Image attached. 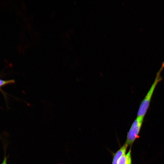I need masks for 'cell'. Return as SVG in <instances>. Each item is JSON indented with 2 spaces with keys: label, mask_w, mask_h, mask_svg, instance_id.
Listing matches in <instances>:
<instances>
[{
  "label": "cell",
  "mask_w": 164,
  "mask_h": 164,
  "mask_svg": "<svg viewBox=\"0 0 164 164\" xmlns=\"http://www.w3.org/2000/svg\"><path fill=\"white\" fill-rule=\"evenodd\" d=\"M144 117L137 116L132 123L128 133L125 143L131 145L137 138L140 132Z\"/></svg>",
  "instance_id": "obj_2"
},
{
  "label": "cell",
  "mask_w": 164,
  "mask_h": 164,
  "mask_svg": "<svg viewBox=\"0 0 164 164\" xmlns=\"http://www.w3.org/2000/svg\"><path fill=\"white\" fill-rule=\"evenodd\" d=\"M164 68V62H163L161 67L156 73L153 83L140 104L137 114V116L144 117L149 106L150 101L155 89L158 83L162 79L161 74Z\"/></svg>",
  "instance_id": "obj_1"
},
{
  "label": "cell",
  "mask_w": 164,
  "mask_h": 164,
  "mask_svg": "<svg viewBox=\"0 0 164 164\" xmlns=\"http://www.w3.org/2000/svg\"><path fill=\"white\" fill-rule=\"evenodd\" d=\"M6 146L5 145H4V159L3 161L1 163V164H8L7 162V159L9 157V155L6 156Z\"/></svg>",
  "instance_id": "obj_6"
},
{
  "label": "cell",
  "mask_w": 164,
  "mask_h": 164,
  "mask_svg": "<svg viewBox=\"0 0 164 164\" xmlns=\"http://www.w3.org/2000/svg\"><path fill=\"white\" fill-rule=\"evenodd\" d=\"M128 145L125 143L119 150L114 154L112 164H118L121 157L125 153Z\"/></svg>",
  "instance_id": "obj_3"
},
{
  "label": "cell",
  "mask_w": 164,
  "mask_h": 164,
  "mask_svg": "<svg viewBox=\"0 0 164 164\" xmlns=\"http://www.w3.org/2000/svg\"><path fill=\"white\" fill-rule=\"evenodd\" d=\"M14 83H15V81L14 80H4L0 79V87L4 85Z\"/></svg>",
  "instance_id": "obj_5"
},
{
  "label": "cell",
  "mask_w": 164,
  "mask_h": 164,
  "mask_svg": "<svg viewBox=\"0 0 164 164\" xmlns=\"http://www.w3.org/2000/svg\"><path fill=\"white\" fill-rule=\"evenodd\" d=\"M118 164H132L131 149L127 154H124L121 157L119 160Z\"/></svg>",
  "instance_id": "obj_4"
}]
</instances>
